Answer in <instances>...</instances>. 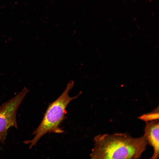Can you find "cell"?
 I'll return each instance as SVG.
<instances>
[{"label":"cell","mask_w":159,"mask_h":159,"mask_svg":"<svg viewBox=\"0 0 159 159\" xmlns=\"http://www.w3.org/2000/svg\"><path fill=\"white\" fill-rule=\"evenodd\" d=\"M92 159H137L146 148L148 143L143 135L133 138L127 133L99 135L94 139Z\"/></svg>","instance_id":"6da1fadb"},{"label":"cell","mask_w":159,"mask_h":159,"mask_svg":"<svg viewBox=\"0 0 159 159\" xmlns=\"http://www.w3.org/2000/svg\"><path fill=\"white\" fill-rule=\"evenodd\" d=\"M74 85V82L70 81L62 94L55 100L49 104L41 123L32 132V135H34V138L24 142L25 144H30L29 148L35 145L41 138L48 133L64 132V130L59 126L65 119L67 106L72 100L77 98L81 94L80 92L78 95L73 97L69 96V92Z\"/></svg>","instance_id":"7a4b0ae2"},{"label":"cell","mask_w":159,"mask_h":159,"mask_svg":"<svg viewBox=\"0 0 159 159\" xmlns=\"http://www.w3.org/2000/svg\"><path fill=\"white\" fill-rule=\"evenodd\" d=\"M29 90L24 87L14 97L0 106V143H5L8 130L14 127L18 129L16 113L23 99Z\"/></svg>","instance_id":"3957f363"},{"label":"cell","mask_w":159,"mask_h":159,"mask_svg":"<svg viewBox=\"0 0 159 159\" xmlns=\"http://www.w3.org/2000/svg\"><path fill=\"white\" fill-rule=\"evenodd\" d=\"M159 119L147 122L144 128V135L148 144L153 147L154 152L151 158L157 159L159 157Z\"/></svg>","instance_id":"277c9868"},{"label":"cell","mask_w":159,"mask_h":159,"mask_svg":"<svg viewBox=\"0 0 159 159\" xmlns=\"http://www.w3.org/2000/svg\"><path fill=\"white\" fill-rule=\"evenodd\" d=\"M139 118L146 122L159 119L158 107L155 109L152 112L143 115L140 117Z\"/></svg>","instance_id":"5b68a950"}]
</instances>
